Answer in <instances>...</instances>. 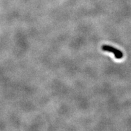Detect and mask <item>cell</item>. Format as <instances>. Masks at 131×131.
I'll use <instances>...</instances> for the list:
<instances>
[{
    "label": "cell",
    "mask_w": 131,
    "mask_h": 131,
    "mask_svg": "<svg viewBox=\"0 0 131 131\" xmlns=\"http://www.w3.org/2000/svg\"><path fill=\"white\" fill-rule=\"evenodd\" d=\"M101 50L105 52H112V53H114L115 58L118 59V60L122 59L123 57V53L122 51H120L118 49L115 48L114 47L111 46L103 45L101 46Z\"/></svg>",
    "instance_id": "6da1fadb"
}]
</instances>
